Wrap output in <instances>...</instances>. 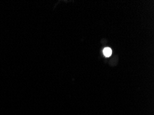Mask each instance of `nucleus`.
<instances>
[{"label": "nucleus", "mask_w": 154, "mask_h": 115, "mask_svg": "<svg viewBox=\"0 0 154 115\" xmlns=\"http://www.w3.org/2000/svg\"><path fill=\"white\" fill-rule=\"evenodd\" d=\"M103 54L106 57H109L112 54V50L110 48H105L103 50Z\"/></svg>", "instance_id": "1"}]
</instances>
